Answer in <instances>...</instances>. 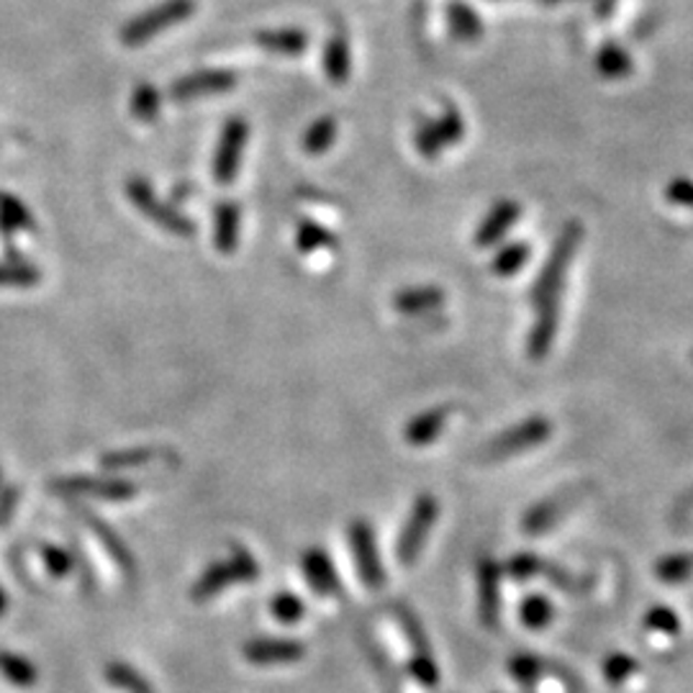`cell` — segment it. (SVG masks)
<instances>
[{
    "mask_svg": "<svg viewBox=\"0 0 693 693\" xmlns=\"http://www.w3.org/2000/svg\"><path fill=\"white\" fill-rule=\"evenodd\" d=\"M126 195L134 209L139 211L142 216H147L152 224L163 228V232L175 234V237H190V234H195V221L175 209V205L165 203L163 198L155 193V188L149 186V180L139 178V175L128 178Z\"/></svg>",
    "mask_w": 693,
    "mask_h": 693,
    "instance_id": "cell-3",
    "label": "cell"
},
{
    "mask_svg": "<svg viewBox=\"0 0 693 693\" xmlns=\"http://www.w3.org/2000/svg\"><path fill=\"white\" fill-rule=\"evenodd\" d=\"M242 211L237 203L221 201L213 211V247L221 255H234L239 245Z\"/></svg>",
    "mask_w": 693,
    "mask_h": 693,
    "instance_id": "cell-17",
    "label": "cell"
},
{
    "mask_svg": "<svg viewBox=\"0 0 693 693\" xmlns=\"http://www.w3.org/2000/svg\"><path fill=\"white\" fill-rule=\"evenodd\" d=\"M306 655V647L291 639H255L245 645V658L255 666H286L299 662Z\"/></svg>",
    "mask_w": 693,
    "mask_h": 693,
    "instance_id": "cell-16",
    "label": "cell"
},
{
    "mask_svg": "<svg viewBox=\"0 0 693 693\" xmlns=\"http://www.w3.org/2000/svg\"><path fill=\"white\" fill-rule=\"evenodd\" d=\"M80 516H82V522H86L88 527L93 529V535L98 537V543H101V545L105 547V552H111V558L116 560V566H119L121 570H124V575L134 578V575H136V562H134V555L126 550V545L121 543V537L116 535V532H113L105 522L98 519L96 514H90V512H80Z\"/></svg>",
    "mask_w": 693,
    "mask_h": 693,
    "instance_id": "cell-20",
    "label": "cell"
},
{
    "mask_svg": "<svg viewBox=\"0 0 693 693\" xmlns=\"http://www.w3.org/2000/svg\"><path fill=\"white\" fill-rule=\"evenodd\" d=\"M40 552H42L44 566H47V570H49V575L65 578V575L72 573L75 560H72L70 552L63 550V547H57V545H44Z\"/></svg>",
    "mask_w": 693,
    "mask_h": 693,
    "instance_id": "cell-41",
    "label": "cell"
},
{
    "mask_svg": "<svg viewBox=\"0 0 693 693\" xmlns=\"http://www.w3.org/2000/svg\"><path fill=\"white\" fill-rule=\"evenodd\" d=\"M637 660L627 652H612L606 655L604 666H601V673H604V681L608 685H624L631 675L637 673Z\"/></svg>",
    "mask_w": 693,
    "mask_h": 693,
    "instance_id": "cell-38",
    "label": "cell"
},
{
    "mask_svg": "<svg viewBox=\"0 0 693 693\" xmlns=\"http://www.w3.org/2000/svg\"><path fill=\"white\" fill-rule=\"evenodd\" d=\"M42 270L29 260H0V288H36Z\"/></svg>",
    "mask_w": 693,
    "mask_h": 693,
    "instance_id": "cell-32",
    "label": "cell"
},
{
    "mask_svg": "<svg viewBox=\"0 0 693 693\" xmlns=\"http://www.w3.org/2000/svg\"><path fill=\"white\" fill-rule=\"evenodd\" d=\"M552 437V422L547 416H529L519 422L512 429L499 434L496 439L485 447V457L489 460H506V457H516L522 452H529L539 445H545Z\"/></svg>",
    "mask_w": 693,
    "mask_h": 693,
    "instance_id": "cell-6",
    "label": "cell"
},
{
    "mask_svg": "<svg viewBox=\"0 0 693 693\" xmlns=\"http://www.w3.org/2000/svg\"><path fill=\"white\" fill-rule=\"evenodd\" d=\"M270 612H272V616H276L278 622L295 624V622H301V616H303V612H306V606H303V601L299 596H293V593H278V596L272 599Z\"/></svg>",
    "mask_w": 693,
    "mask_h": 693,
    "instance_id": "cell-40",
    "label": "cell"
},
{
    "mask_svg": "<svg viewBox=\"0 0 693 693\" xmlns=\"http://www.w3.org/2000/svg\"><path fill=\"white\" fill-rule=\"evenodd\" d=\"M337 132H339V124L334 116L316 119L314 124L303 132L301 147L306 155H324V152L334 144V139H337Z\"/></svg>",
    "mask_w": 693,
    "mask_h": 693,
    "instance_id": "cell-31",
    "label": "cell"
},
{
    "mask_svg": "<svg viewBox=\"0 0 693 693\" xmlns=\"http://www.w3.org/2000/svg\"><path fill=\"white\" fill-rule=\"evenodd\" d=\"M449 416H452V409L449 406H434L429 411H424V414L414 416L406 424V429H403V439H406L411 447L432 445V441L445 432V424Z\"/></svg>",
    "mask_w": 693,
    "mask_h": 693,
    "instance_id": "cell-18",
    "label": "cell"
},
{
    "mask_svg": "<svg viewBox=\"0 0 693 693\" xmlns=\"http://www.w3.org/2000/svg\"><path fill=\"white\" fill-rule=\"evenodd\" d=\"M535 311H537V316L527 337V355L532 357V360H545L555 345V337H558L560 301L545 303V306H537Z\"/></svg>",
    "mask_w": 693,
    "mask_h": 693,
    "instance_id": "cell-15",
    "label": "cell"
},
{
    "mask_svg": "<svg viewBox=\"0 0 693 693\" xmlns=\"http://www.w3.org/2000/svg\"><path fill=\"white\" fill-rule=\"evenodd\" d=\"M295 247L303 255H314L318 249H334L337 247V237L329 232V228L316 224L311 219H301L299 226H295Z\"/></svg>",
    "mask_w": 693,
    "mask_h": 693,
    "instance_id": "cell-28",
    "label": "cell"
},
{
    "mask_svg": "<svg viewBox=\"0 0 693 693\" xmlns=\"http://www.w3.org/2000/svg\"><path fill=\"white\" fill-rule=\"evenodd\" d=\"M411 675L422 685H426V689H434L439 683V668L432 660V655H414V660H411Z\"/></svg>",
    "mask_w": 693,
    "mask_h": 693,
    "instance_id": "cell-44",
    "label": "cell"
},
{
    "mask_svg": "<svg viewBox=\"0 0 693 693\" xmlns=\"http://www.w3.org/2000/svg\"><path fill=\"white\" fill-rule=\"evenodd\" d=\"M257 575H260V566H257L253 555H249L245 547H234L228 560L216 562V566H211L201 578H198L190 596H193L198 604H203V601L219 596L226 585L257 581Z\"/></svg>",
    "mask_w": 693,
    "mask_h": 693,
    "instance_id": "cell-4",
    "label": "cell"
},
{
    "mask_svg": "<svg viewBox=\"0 0 693 693\" xmlns=\"http://www.w3.org/2000/svg\"><path fill=\"white\" fill-rule=\"evenodd\" d=\"M545 3H560V0H545Z\"/></svg>",
    "mask_w": 693,
    "mask_h": 693,
    "instance_id": "cell-47",
    "label": "cell"
},
{
    "mask_svg": "<svg viewBox=\"0 0 693 693\" xmlns=\"http://www.w3.org/2000/svg\"><path fill=\"white\" fill-rule=\"evenodd\" d=\"M581 242H583V224H578V221H568V224L560 228L558 239H555L550 255H547L545 268L539 270L535 286H532V303H535V309L545 306V303L560 301L570 262H573Z\"/></svg>",
    "mask_w": 693,
    "mask_h": 693,
    "instance_id": "cell-1",
    "label": "cell"
},
{
    "mask_svg": "<svg viewBox=\"0 0 693 693\" xmlns=\"http://www.w3.org/2000/svg\"><path fill=\"white\" fill-rule=\"evenodd\" d=\"M324 75L332 86H345L349 80V72H353V52H349V42L345 34H334L329 36L324 47Z\"/></svg>",
    "mask_w": 693,
    "mask_h": 693,
    "instance_id": "cell-21",
    "label": "cell"
},
{
    "mask_svg": "<svg viewBox=\"0 0 693 693\" xmlns=\"http://www.w3.org/2000/svg\"><path fill=\"white\" fill-rule=\"evenodd\" d=\"M501 566L496 560L483 558L478 562V606H481V622L485 629H493L499 624L501 612Z\"/></svg>",
    "mask_w": 693,
    "mask_h": 693,
    "instance_id": "cell-13",
    "label": "cell"
},
{
    "mask_svg": "<svg viewBox=\"0 0 693 693\" xmlns=\"http://www.w3.org/2000/svg\"><path fill=\"white\" fill-rule=\"evenodd\" d=\"M642 627L652 635H666V637H678L681 635V616H678L673 608L666 604L650 606L647 614L642 616Z\"/></svg>",
    "mask_w": 693,
    "mask_h": 693,
    "instance_id": "cell-36",
    "label": "cell"
},
{
    "mask_svg": "<svg viewBox=\"0 0 693 693\" xmlns=\"http://www.w3.org/2000/svg\"><path fill=\"white\" fill-rule=\"evenodd\" d=\"M601 78L606 80H624L635 72V63H631L629 52L616 42H606L604 47L596 52V59H593Z\"/></svg>",
    "mask_w": 693,
    "mask_h": 693,
    "instance_id": "cell-26",
    "label": "cell"
},
{
    "mask_svg": "<svg viewBox=\"0 0 693 693\" xmlns=\"http://www.w3.org/2000/svg\"><path fill=\"white\" fill-rule=\"evenodd\" d=\"M303 573H306L311 589H314L318 596H339L342 585L337 578V570H334L332 560L326 558L322 550H306L303 555Z\"/></svg>",
    "mask_w": 693,
    "mask_h": 693,
    "instance_id": "cell-19",
    "label": "cell"
},
{
    "mask_svg": "<svg viewBox=\"0 0 693 693\" xmlns=\"http://www.w3.org/2000/svg\"><path fill=\"white\" fill-rule=\"evenodd\" d=\"M257 47L276 52V55L295 57L309 47V36L301 29H265V32L255 34Z\"/></svg>",
    "mask_w": 693,
    "mask_h": 693,
    "instance_id": "cell-22",
    "label": "cell"
},
{
    "mask_svg": "<svg viewBox=\"0 0 693 693\" xmlns=\"http://www.w3.org/2000/svg\"><path fill=\"white\" fill-rule=\"evenodd\" d=\"M522 219V205L504 198V201L493 203L491 211L485 213L481 226L476 228V245L478 247H496L501 239L506 237L508 228Z\"/></svg>",
    "mask_w": 693,
    "mask_h": 693,
    "instance_id": "cell-14",
    "label": "cell"
},
{
    "mask_svg": "<svg viewBox=\"0 0 693 693\" xmlns=\"http://www.w3.org/2000/svg\"><path fill=\"white\" fill-rule=\"evenodd\" d=\"M545 668L547 662L543 658H537V655H516V658L508 662V673H512L514 681H519L524 685L537 683L539 678H543Z\"/></svg>",
    "mask_w": 693,
    "mask_h": 693,
    "instance_id": "cell-39",
    "label": "cell"
},
{
    "mask_svg": "<svg viewBox=\"0 0 693 693\" xmlns=\"http://www.w3.org/2000/svg\"><path fill=\"white\" fill-rule=\"evenodd\" d=\"M441 303H445V291H441V288H432V286L406 288V291L393 295V309L401 311V314H406V316L426 314V311L439 309Z\"/></svg>",
    "mask_w": 693,
    "mask_h": 693,
    "instance_id": "cell-25",
    "label": "cell"
},
{
    "mask_svg": "<svg viewBox=\"0 0 693 693\" xmlns=\"http://www.w3.org/2000/svg\"><path fill=\"white\" fill-rule=\"evenodd\" d=\"M585 493H589L585 485H573V489L555 493V496L539 501V504H535L527 514H524V519H522L524 535H529V537L547 535V532H550L555 524H558L562 516L570 512V508H573L575 504H581Z\"/></svg>",
    "mask_w": 693,
    "mask_h": 693,
    "instance_id": "cell-9",
    "label": "cell"
},
{
    "mask_svg": "<svg viewBox=\"0 0 693 693\" xmlns=\"http://www.w3.org/2000/svg\"><path fill=\"white\" fill-rule=\"evenodd\" d=\"M437 516H439V501L429 496V493H422V496L414 501V508H411V516L399 539V560L403 568H411L418 560V555H422V547L426 543V537H429V529H432V524L437 522Z\"/></svg>",
    "mask_w": 693,
    "mask_h": 693,
    "instance_id": "cell-8",
    "label": "cell"
},
{
    "mask_svg": "<svg viewBox=\"0 0 693 693\" xmlns=\"http://www.w3.org/2000/svg\"><path fill=\"white\" fill-rule=\"evenodd\" d=\"M519 616H522L524 627L539 631L555 619V606L550 604V599H545V596H529L522 604Z\"/></svg>",
    "mask_w": 693,
    "mask_h": 693,
    "instance_id": "cell-37",
    "label": "cell"
},
{
    "mask_svg": "<svg viewBox=\"0 0 693 693\" xmlns=\"http://www.w3.org/2000/svg\"><path fill=\"white\" fill-rule=\"evenodd\" d=\"M529 255H532V247L527 245V242H508V245L501 247L496 257H493L491 270L501 278H512L519 270H524V265L529 262Z\"/></svg>",
    "mask_w": 693,
    "mask_h": 693,
    "instance_id": "cell-34",
    "label": "cell"
},
{
    "mask_svg": "<svg viewBox=\"0 0 693 693\" xmlns=\"http://www.w3.org/2000/svg\"><path fill=\"white\" fill-rule=\"evenodd\" d=\"M247 139L249 126L242 116H232L224 124V128H221L216 155H213V178H216L219 186H232V182L237 180Z\"/></svg>",
    "mask_w": 693,
    "mask_h": 693,
    "instance_id": "cell-7",
    "label": "cell"
},
{
    "mask_svg": "<svg viewBox=\"0 0 693 693\" xmlns=\"http://www.w3.org/2000/svg\"><path fill=\"white\" fill-rule=\"evenodd\" d=\"M0 675L9 683L19 685V689H32V685L40 681V670H36L32 660L5 650H0Z\"/></svg>",
    "mask_w": 693,
    "mask_h": 693,
    "instance_id": "cell-30",
    "label": "cell"
},
{
    "mask_svg": "<svg viewBox=\"0 0 693 693\" xmlns=\"http://www.w3.org/2000/svg\"><path fill=\"white\" fill-rule=\"evenodd\" d=\"M16 504H19V489L16 485H5V489L0 491V527L11 522Z\"/></svg>",
    "mask_w": 693,
    "mask_h": 693,
    "instance_id": "cell-45",
    "label": "cell"
},
{
    "mask_svg": "<svg viewBox=\"0 0 693 693\" xmlns=\"http://www.w3.org/2000/svg\"><path fill=\"white\" fill-rule=\"evenodd\" d=\"M543 558H537V555L532 552H522V555H514L512 560H508L506 566V573L514 578V581H529V578H535L543 573Z\"/></svg>",
    "mask_w": 693,
    "mask_h": 693,
    "instance_id": "cell-42",
    "label": "cell"
},
{
    "mask_svg": "<svg viewBox=\"0 0 693 693\" xmlns=\"http://www.w3.org/2000/svg\"><path fill=\"white\" fill-rule=\"evenodd\" d=\"M163 109V96L152 82H139L132 93V113L142 124H152Z\"/></svg>",
    "mask_w": 693,
    "mask_h": 693,
    "instance_id": "cell-35",
    "label": "cell"
},
{
    "mask_svg": "<svg viewBox=\"0 0 693 693\" xmlns=\"http://www.w3.org/2000/svg\"><path fill=\"white\" fill-rule=\"evenodd\" d=\"M666 201L675 209H693V180L678 175L666 186Z\"/></svg>",
    "mask_w": 693,
    "mask_h": 693,
    "instance_id": "cell-43",
    "label": "cell"
},
{
    "mask_svg": "<svg viewBox=\"0 0 693 693\" xmlns=\"http://www.w3.org/2000/svg\"><path fill=\"white\" fill-rule=\"evenodd\" d=\"M52 489L63 496H88L101 501H128L136 496V485L116 478H93V476H72L59 478L52 483Z\"/></svg>",
    "mask_w": 693,
    "mask_h": 693,
    "instance_id": "cell-10",
    "label": "cell"
},
{
    "mask_svg": "<svg viewBox=\"0 0 693 693\" xmlns=\"http://www.w3.org/2000/svg\"><path fill=\"white\" fill-rule=\"evenodd\" d=\"M103 678L121 693H155V685L139 670L126 666V662H109L103 670Z\"/></svg>",
    "mask_w": 693,
    "mask_h": 693,
    "instance_id": "cell-29",
    "label": "cell"
},
{
    "mask_svg": "<svg viewBox=\"0 0 693 693\" xmlns=\"http://www.w3.org/2000/svg\"><path fill=\"white\" fill-rule=\"evenodd\" d=\"M466 136V119L457 105H445L437 119H426L414 132V144L418 155L426 159H437L441 152L455 147Z\"/></svg>",
    "mask_w": 693,
    "mask_h": 693,
    "instance_id": "cell-5",
    "label": "cell"
},
{
    "mask_svg": "<svg viewBox=\"0 0 693 693\" xmlns=\"http://www.w3.org/2000/svg\"><path fill=\"white\" fill-rule=\"evenodd\" d=\"M349 543H353V552H355L357 568H360L365 585H368L370 591L383 589L385 573H383V566H380L376 535H372L370 524L365 519L353 522V527H349Z\"/></svg>",
    "mask_w": 693,
    "mask_h": 693,
    "instance_id": "cell-12",
    "label": "cell"
},
{
    "mask_svg": "<svg viewBox=\"0 0 693 693\" xmlns=\"http://www.w3.org/2000/svg\"><path fill=\"white\" fill-rule=\"evenodd\" d=\"M449 32L460 42H478L483 36V21L478 13L466 3H449L447 9Z\"/></svg>",
    "mask_w": 693,
    "mask_h": 693,
    "instance_id": "cell-27",
    "label": "cell"
},
{
    "mask_svg": "<svg viewBox=\"0 0 693 693\" xmlns=\"http://www.w3.org/2000/svg\"><path fill=\"white\" fill-rule=\"evenodd\" d=\"M239 75L232 70H198L190 75H182L170 86V98L175 103H188L203 96L226 93V90L237 88Z\"/></svg>",
    "mask_w": 693,
    "mask_h": 693,
    "instance_id": "cell-11",
    "label": "cell"
},
{
    "mask_svg": "<svg viewBox=\"0 0 693 693\" xmlns=\"http://www.w3.org/2000/svg\"><path fill=\"white\" fill-rule=\"evenodd\" d=\"M195 13V0H163L155 9L139 13L132 21L121 26L119 40L124 47H142L163 34L165 29H172L188 21Z\"/></svg>",
    "mask_w": 693,
    "mask_h": 693,
    "instance_id": "cell-2",
    "label": "cell"
},
{
    "mask_svg": "<svg viewBox=\"0 0 693 693\" xmlns=\"http://www.w3.org/2000/svg\"><path fill=\"white\" fill-rule=\"evenodd\" d=\"M655 578L668 585L685 583L693 578V555L691 552H673L655 562Z\"/></svg>",
    "mask_w": 693,
    "mask_h": 693,
    "instance_id": "cell-33",
    "label": "cell"
},
{
    "mask_svg": "<svg viewBox=\"0 0 693 693\" xmlns=\"http://www.w3.org/2000/svg\"><path fill=\"white\" fill-rule=\"evenodd\" d=\"M155 460H175L170 449L163 447H139V449H121V452H109L101 457L103 470H134L144 468Z\"/></svg>",
    "mask_w": 693,
    "mask_h": 693,
    "instance_id": "cell-23",
    "label": "cell"
},
{
    "mask_svg": "<svg viewBox=\"0 0 693 693\" xmlns=\"http://www.w3.org/2000/svg\"><path fill=\"white\" fill-rule=\"evenodd\" d=\"M5 612H9V596H5V591L0 589V616H3Z\"/></svg>",
    "mask_w": 693,
    "mask_h": 693,
    "instance_id": "cell-46",
    "label": "cell"
},
{
    "mask_svg": "<svg viewBox=\"0 0 693 693\" xmlns=\"http://www.w3.org/2000/svg\"><path fill=\"white\" fill-rule=\"evenodd\" d=\"M34 213L16 195L0 193V234L11 239L19 232H34Z\"/></svg>",
    "mask_w": 693,
    "mask_h": 693,
    "instance_id": "cell-24",
    "label": "cell"
}]
</instances>
